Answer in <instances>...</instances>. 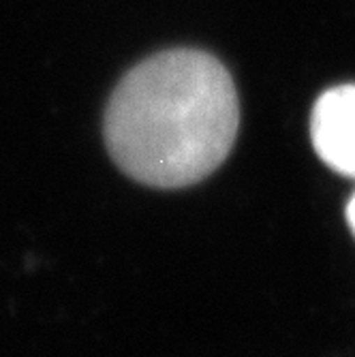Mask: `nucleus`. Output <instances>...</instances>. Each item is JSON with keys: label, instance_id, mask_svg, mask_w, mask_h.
<instances>
[{"label": "nucleus", "instance_id": "f257e3e1", "mask_svg": "<svg viewBox=\"0 0 355 357\" xmlns=\"http://www.w3.org/2000/svg\"><path fill=\"white\" fill-rule=\"evenodd\" d=\"M240 128L238 90L220 60L167 50L128 71L105 112L114 163L154 188H184L214 174Z\"/></svg>", "mask_w": 355, "mask_h": 357}, {"label": "nucleus", "instance_id": "7ed1b4c3", "mask_svg": "<svg viewBox=\"0 0 355 357\" xmlns=\"http://www.w3.org/2000/svg\"><path fill=\"white\" fill-rule=\"evenodd\" d=\"M347 220H349V227H351V231L355 236V192H353V197L347 204Z\"/></svg>", "mask_w": 355, "mask_h": 357}, {"label": "nucleus", "instance_id": "f03ea898", "mask_svg": "<svg viewBox=\"0 0 355 357\" xmlns=\"http://www.w3.org/2000/svg\"><path fill=\"white\" fill-rule=\"evenodd\" d=\"M315 152L340 176L355 178V84H342L319 96L310 114Z\"/></svg>", "mask_w": 355, "mask_h": 357}]
</instances>
